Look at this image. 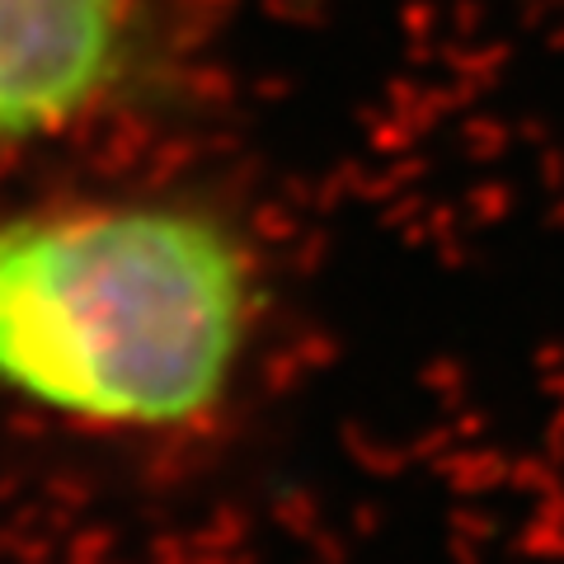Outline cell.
I'll use <instances>...</instances> for the list:
<instances>
[{
    "mask_svg": "<svg viewBox=\"0 0 564 564\" xmlns=\"http://www.w3.org/2000/svg\"><path fill=\"white\" fill-rule=\"evenodd\" d=\"M269 263L188 188H66L0 207V410L76 443L217 437L259 362Z\"/></svg>",
    "mask_w": 564,
    "mask_h": 564,
    "instance_id": "obj_1",
    "label": "cell"
},
{
    "mask_svg": "<svg viewBox=\"0 0 564 564\" xmlns=\"http://www.w3.org/2000/svg\"><path fill=\"white\" fill-rule=\"evenodd\" d=\"M165 80L161 0H0V165L99 137Z\"/></svg>",
    "mask_w": 564,
    "mask_h": 564,
    "instance_id": "obj_2",
    "label": "cell"
}]
</instances>
